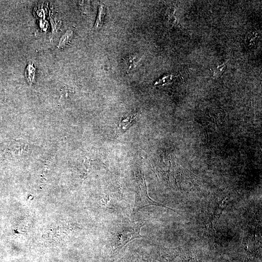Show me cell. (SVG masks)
<instances>
[{
    "label": "cell",
    "mask_w": 262,
    "mask_h": 262,
    "mask_svg": "<svg viewBox=\"0 0 262 262\" xmlns=\"http://www.w3.org/2000/svg\"><path fill=\"white\" fill-rule=\"evenodd\" d=\"M143 223L131 224L122 229L119 233L118 240L115 243V248H119L124 246L131 240L140 237V230L143 226Z\"/></svg>",
    "instance_id": "6da1fadb"
},
{
    "label": "cell",
    "mask_w": 262,
    "mask_h": 262,
    "mask_svg": "<svg viewBox=\"0 0 262 262\" xmlns=\"http://www.w3.org/2000/svg\"><path fill=\"white\" fill-rule=\"evenodd\" d=\"M143 188L140 190L136 196L134 200V210L137 211L146 206L154 205L164 207L168 209L167 207L152 200L148 196L145 183L142 185Z\"/></svg>",
    "instance_id": "7a4b0ae2"
},
{
    "label": "cell",
    "mask_w": 262,
    "mask_h": 262,
    "mask_svg": "<svg viewBox=\"0 0 262 262\" xmlns=\"http://www.w3.org/2000/svg\"><path fill=\"white\" fill-rule=\"evenodd\" d=\"M105 15V8L103 4L101 3L98 7V12L94 25L95 29L100 28L103 24Z\"/></svg>",
    "instance_id": "3957f363"
},
{
    "label": "cell",
    "mask_w": 262,
    "mask_h": 262,
    "mask_svg": "<svg viewBox=\"0 0 262 262\" xmlns=\"http://www.w3.org/2000/svg\"><path fill=\"white\" fill-rule=\"evenodd\" d=\"M73 35V33L72 31L70 30L66 31L60 38L57 47L59 48H63L68 44L72 38Z\"/></svg>",
    "instance_id": "277c9868"
},
{
    "label": "cell",
    "mask_w": 262,
    "mask_h": 262,
    "mask_svg": "<svg viewBox=\"0 0 262 262\" xmlns=\"http://www.w3.org/2000/svg\"><path fill=\"white\" fill-rule=\"evenodd\" d=\"M35 68L33 65H28L27 66L25 75L26 78L30 83H33L34 77Z\"/></svg>",
    "instance_id": "5b68a950"
},
{
    "label": "cell",
    "mask_w": 262,
    "mask_h": 262,
    "mask_svg": "<svg viewBox=\"0 0 262 262\" xmlns=\"http://www.w3.org/2000/svg\"><path fill=\"white\" fill-rule=\"evenodd\" d=\"M225 67V66L224 65L218 66V67H217V69L215 70V72H214V76H221L222 72L224 70Z\"/></svg>",
    "instance_id": "8992f818"
}]
</instances>
